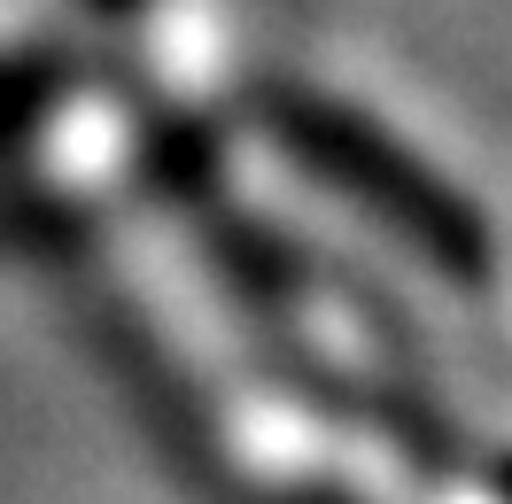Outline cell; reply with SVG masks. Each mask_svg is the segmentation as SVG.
<instances>
[{"label":"cell","instance_id":"obj_1","mask_svg":"<svg viewBox=\"0 0 512 504\" xmlns=\"http://www.w3.org/2000/svg\"><path fill=\"white\" fill-rule=\"evenodd\" d=\"M264 132H272V148L288 163H303L319 187H334L350 210H365L388 241H404V249H412L427 272H443L450 287H489L497 280L489 218L450 187L443 171H427L388 125L357 117L350 101L303 94V86H264Z\"/></svg>","mask_w":512,"mask_h":504},{"label":"cell","instance_id":"obj_2","mask_svg":"<svg viewBox=\"0 0 512 504\" xmlns=\"http://www.w3.org/2000/svg\"><path fill=\"white\" fill-rule=\"evenodd\" d=\"M497 497L512 504V458H505V466H497Z\"/></svg>","mask_w":512,"mask_h":504},{"label":"cell","instance_id":"obj_3","mask_svg":"<svg viewBox=\"0 0 512 504\" xmlns=\"http://www.w3.org/2000/svg\"><path fill=\"white\" fill-rule=\"evenodd\" d=\"M101 8H125V0H101Z\"/></svg>","mask_w":512,"mask_h":504}]
</instances>
